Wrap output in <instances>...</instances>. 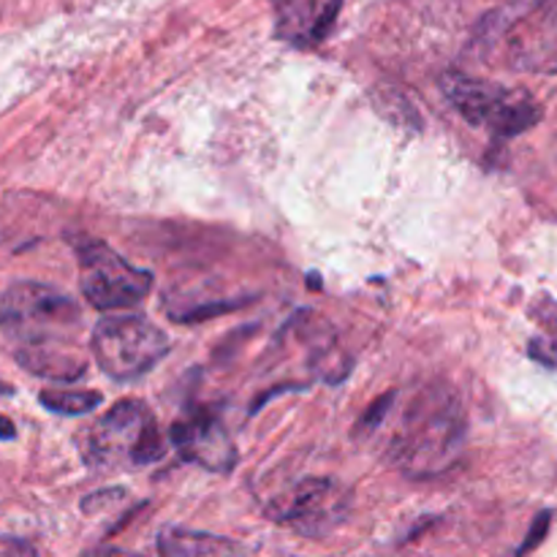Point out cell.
Returning a JSON list of instances; mask_svg holds the SVG:
<instances>
[{
	"mask_svg": "<svg viewBox=\"0 0 557 557\" xmlns=\"http://www.w3.org/2000/svg\"><path fill=\"white\" fill-rule=\"evenodd\" d=\"M466 444V411L449 386H424L408 400L403 422L386 446V457L411 479L449 471Z\"/></svg>",
	"mask_w": 557,
	"mask_h": 557,
	"instance_id": "6da1fadb",
	"label": "cell"
},
{
	"mask_svg": "<svg viewBox=\"0 0 557 557\" xmlns=\"http://www.w3.org/2000/svg\"><path fill=\"white\" fill-rule=\"evenodd\" d=\"M0 332L14 343V357L82 351V308L60 288L16 281L0 294Z\"/></svg>",
	"mask_w": 557,
	"mask_h": 557,
	"instance_id": "7a4b0ae2",
	"label": "cell"
},
{
	"mask_svg": "<svg viewBox=\"0 0 557 557\" xmlns=\"http://www.w3.org/2000/svg\"><path fill=\"white\" fill-rule=\"evenodd\" d=\"M82 457L90 468H145L163 457L156 417L141 400H120L87 428Z\"/></svg>",
	"mask_w": 557,
	"mask_h": 557,
	"instance_id": "3957f363",
	"label": "cell"
},
{
	"mask_svg": "<svg viewBox=\"0 0 557 557\" xmlns=\"http://www.w3.org/2000/svg\"><path fill=\"white\" fill-rule=\"evenodd\" d=\"M441 90L466 123L487 128L498 139L525 134L544 117L542 103L528 90L476 79V76L460 74V71H449L441 79Z\"/></svg>",
	"mask_w": 557,
	"mask_h": 557,
	"instance_id": "277c9868",
	"label": "cell"
},
{
	"mask_svg": "<svg viewBox=\"0 0 557 557\" xmlns=\"http://www.w3.org/2000/svg\"><path fill=\"white\" fill-rule=\"evenodd\" d=\"M172 341L145 315H107L90 335L98 368L114 381H136L169 354Z\"/></svg>",
	"mask_w": 557,
	"mask_h": 557,
	"instance_id": "5b68a950",
	"label": "cell"
},
{
	"mask_svg": "<svg viewBox=\"0 0 557 557\" xmlns=\"http://www.w3.org/2000/svg\"><path fill=\"white\" fill-rule=\"evenodd\" d=\"M354 495L341 479L308 476L277 493L264 506L267 517L308 539L330 536L351 515Z\"/></svg>",
	"mask_w": 557,
	"mask_h": 557,
	"instance_id": "8992f818",
	"label": "cell"
},
{
	"mask_svg": "<svg viewBox=\"0 0 557 557\" xmlns=\"http://www.w3.org/2000/svg\"><path fill=\"white\" fill-rule=\"evenodd\" d=\"M79 261V286L87 302L98 310H120L139 305L150 294L152 275L125 261L117 250L87 234L71 237Z\"/></svg>",
	"mask_w": 557,
	"mask_h": 557,
	"instance_id": "52a82bcc",
	"label": "cell"
},
{
	"mask_svg": "<svg viewBox=\"0 0 557 557\" xmlns=\"http://www.w3.org/2000/svg\"><path fill=\"white\" fill-rule=\"evenodd\" d=\"M172 446L180 457L212 473H228L237 466V446L221 419L210 411H194L174 422Z\"/></svg>",
	"mask_w": 557,
	"mask_h": 557,
	"instance_id": "ba28073f",
	"label": "cell"
},
{
	"mask_svg": "<svg viewBox=\"0 0 557 557\" xmlns=\"http://www.w3.org/2000/svg\"><path fill=\"white\" fill-rule=\"evenodd\" d=\"M275 33L292 47L310 49L335 27L343 0H270Z\"/></svg>",
	"mask_w": 557,
	"mask_h": 557,
	"instance_id": "9c48e42d",
	"label": "cell"
},
{
	"mask_svg": "<svg viewBox=\"0 0 557 557\" xmlns=\"http://www.w3.org/2000/svg\"><path fill=\"white\" fill-rule=\"evenodd\" d=\"M156 547L161 557H245V547L234 539L177 525L161 528Z\"/></svg>",
	"mask_w": 557,
	"mask_h": 557,
	"instance_id": "30bf717a",
	"label": "cell"
},
{
	"mask_svg": "<svg viewBox=\"0 0 557 557\" xmlns=\"http://www.w3.org/2000/svg\"><path fill=\"white\" fill-rule=\"evenodd\" d=\"M41 406L52 413H63V417H82V413L96 411L103 403L98 392L90 389H44L38 395Z\"/></svg>",
	"mask_w": 557,
	"mask_h": 557,
	"instance_id": "8fae6325",
	"label": "cell"
},
{
	"mask_svg": "<svg viewBox=\"0 0 557 557\" xmlns=\"http://www.w3.org/2000/svg\"><path fill=\"white\" fill-rule=\"evenodd\" d=\"M549 525H553V511H542V515L533 520V525H531V531H528L525 542H522L520 549H517V557H525L528 553H533V549H536L539 544L547 539Z\"/></svg>",
	"mask_w": 557,
	"mask_h": 557,
	"instance_id": "7c38bea8",
	"label": "cell"
},
{
	"mask_svg": "<svg viewBox=\"0 0 557 557\" xmlns=\"http://www.w3.org/2000/svg\"><path fill=\"white\" fill-rule=\"evenodd\" d=\"M123 498H128V493H125V490H120V487L101 490V493L87 495L85 504H82V509H85L87 515H96L98 509H107L109 504H117V500H123Z\"/></svg>",
	"mask_w": 557,
	"mask_h": 557,
	"instance_id": "4fadbf2b",
	"label": "cell"
},
{
	"mask_svg": "<svg viewBox=\"0 0 557 557\" xmlns=\"http://www.w3.org/2000/svg\"><path fill=\"white\" fill-rule=\"evenodd\" d=\"M0 557H38V553L22 539L0 536Z\"/></svg>",
	"mask_w": 557,
	"mask_h": 557,
	"instance_id": "5bb4252c",
	"label": "cell"
},
{
	"mask_svg": "<svg viewBox=\"0 0 557 557\" xmlns=\"http://www.w3.org/2000/svg\"><path fill=\"white\" fill-rule=\"evenodd\" d=\"M553 343H544V341H533L531 343V348H528V351H531V357L536 359V362H542V364H549V368H555L557 364V354H553Z\"/></svg>",
	"mask_w": 557,
	"mask_h": 557,
	"instance_id": "9a60e30c",
	"label": "cell"
},
{
	"mask_svg": "<svg viewBox=\"0 0 557 557\" xmlns=\"http://www.w3.org/2000/svg\"><path fill=\"white\" fill-rule=\"evenodd\" d=\"M82 557H145V555L128 553V549H117V547H92Z\"/></svg>",
	"mask_w": 557,
	"mask_h": 557,
	"instance_id": "2e32d148",
	"label": "cell"
},
{
	"mask_svg": "<svg viewBox=\"0 0 557 557\" xmlns=\"http://www.w3.org/2000/svg\"><path fill=\"white\" fill-rule=\"evenodd\" d=\"M0 438H14V424L0 417Z\"/></svg>",
	"mask_w": 557,
	"mask_h": 557,
	"instance_id": "e0dca14e",
	"label": "cell"
},
{
	"mask_svg": "<svg viewBox=\"0 0 557 557\" xmlns=\"http://www.w3.org/2000/svg\"><path fill=\"white\" fill-rule=\"evenodd\" d=\"M9 395H14V389H11V384H5V381L0 379V397H9Z\"/></svg>",
	"mask_w": 557,
	"mask_h": 557,
	"instance_id": "ac0fdd59",
	"label": "cell"
},
{
	"mask_svg": "<svg viewBox=\"0 0 557 557\" xmlns=\"http://www.w3.org/2000/svg\"><path fill=\"white\" fill-rule=\"evenodd\" d=\"M520 3H528V0H520Z\"/></svg>",
	"mask_w": 557,
	"mask_h": 557,
	"instance_id": "d6986e66",
	"label": "cell"
}]
</instances>
